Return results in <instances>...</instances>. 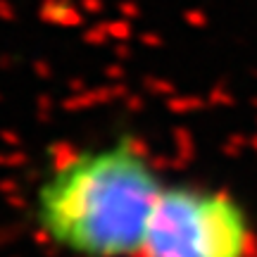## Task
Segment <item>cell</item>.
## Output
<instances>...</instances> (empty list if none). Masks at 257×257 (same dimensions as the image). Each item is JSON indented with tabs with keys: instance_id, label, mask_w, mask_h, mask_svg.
Returning <instances> with one entry per match:
<instances>
[{
	"instance_id": "obj_1",
	"label": "cell",
	"mask_w": 257,
	"mask_h": 257,
	"mask_svg": "<svg viewBox=\"0 0 257 257\" xmlns=\"http://www.w3.org/2000/svg\"><path fill=\"white\" fill-rule=\"evenodd\" d=\"M167 186L128 141L83 150L53 169L36 200L41 229L81 257H141Z\"/></svg>"
},
{
	"instance_id": "obj_2",
	"label": "cell",
	"mask_w": 257,
	"mask_h": 257,
	"mask_svg": "<svg viewBox=\"0 0 257 257\" xmlns=\"http://www.w3.org/2000/svg\"><path fill=\"white\" fill-rule=\"evenodd\" d=\"M248 217L231 195L167 186L148 226L141 257H245Z\"/></svg>"
}]
</instances>
